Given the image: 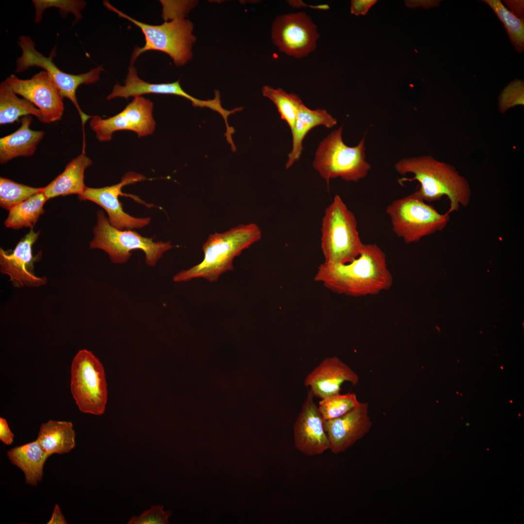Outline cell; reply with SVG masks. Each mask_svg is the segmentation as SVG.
<instances>
[{
	"instance_id": "484cf974",
	"label": "cell",
	"mask_w": 524,
	"mask_h": 524,
	"mask_svg": "<svg viewBox=\"0 0 524 524\" xmlns=\"http://www.w3.org/2000/svg\"><path fill=\"white\" fill-rule=\"evenodd\" d=\"M48 200L42 192L15 205L9 210L4 223L5 226L14 229L24 227L33 228L40 215L44 213L43 207Z\"/></svg>"
},
{
	"instance_id": "d6a6232c",
	"label": "cell",
	"mask_w": 524,
	"mask_h": 524,
	"mask_svg": "<svg viewBox=\"0 0 524 524\" xmlns=\"http://www.w3.org/2000/svg\"><path fill=\"white\" fill-rule=\"evenodd\" d=\"M172 515L170 510L164 511L163 505L152 506L138 517L133 516L128 524H167L168 519Z\"/></svg>"
},
{
	"instance_id": "74e56055",
	"label": "cell",
	"mask_w": 524,
	"mask_h": 524,
	"mask_svg": "<svg viewBox=\"0 0 524 524\" xmlns=\"http://www.w3.org/2000/svg\"><path fill=\"white\" fill-rule=\"evenodd\" d=\"M48 524H66L67 522L65 519L58 505L56 504Z\"/></svg>"
},
{
	"instance_id": "44dd1931",
	"label": "cell",
	"mask_w": 524,
	"mask_h": 524,
	"mask_svg": "<svg viewBox=\"0 0 524 524\" xmlns=\"http://www.w3.org/2000/svg\"><path fill=\"white\" fill-rule=\"evenodd\" d=\"M337 123V120L324 109L311 110L302 103L298 110L294 128L291 130L293 147L288 154L286 163L287 169L291 167L300 158L303 149V141L308 133L313 128L320 125L330 129Z\"/></svg>"
},
{
	"instance_id": "ba28073f",
	"label": "cell",
	"mask_w": 524,
	"mask_h": 524,
	"mask_svg": "<svg viewBox=\"0 0 524 524\" xmlns=\"http://www.w3.org/2000/svg\"><path fill=\"white\" fill-rule=\"evenodd\" d=\"M93 233L94 238L89 244L90 248L103 250L115 263L126 262L131 256L132 250L140 249L145 254L146 263L153 266L165 252L174 247L169 241L155 242L153 238L143 237L136 231L115 228L102 210L97 213V223L93 228Z\"/></svg>"
},
{
	"instance_id": "ac0fdd59",
	"label": "cell",
	"mask_w": 524,
	"mask_h": 524,
	"mask_svg": "<svg viewBox=\"0 0 524 524\" xmlns=\"http://www.w3.org/2000/svg\"><path fill=\"white\" fill-rule=\"evenodd\" d=\"M354 385L359 381L358 374L337 357L325 359L306 377L304 384L314 396L323 399L339 393L344 382Z\"/></svg>"
},
{
	"instance_id": "603a6c76",
	"label": "cell",
	"mask_w": 524,
	"mask_h": 524,
	"mask_svg": "<svg viewBox=\"0 0 524 524\" xmlns=\"http://www.w3.org/2000/svg\"><path fill=\"white\" fill-rule=\"evenodd\" d=\"M7 454L10 461L24 473L27 484L35 486L41 481L44 464L49 456L36 440L15 447Z\"/></svg>"
},
{
	"instance_id": "2e32d148",
	"label": "cell",
	"mask_w": 524,
	"mask_h": 524,
	"mask_svg": "<svg viewBox=\"0 0 524 524\" xmlns=\"http://www.w3.org/2000/svg\"><path fill=\"white\" fill-rule=\"evenodd\" d=\"M309 390L294 426L295 448L312 456L329 449V442L324 426V419Z\"/></svg>"
},
{
	"instance_id": "f1b7e54d",
	"label": "cell",
	"mask_w": 524,
	"mask_h": 524,
	"mask_svg": "<svg viewBox=\"0 0 524 524\" xmlns=\"http://www.w3.org/2000/svg\"><path fill=\"white\" fill-rule=\"evenodd\" d=\"M44 187H33L18 183L7 178H0V206L9 210L15 205L37 193Z\"/></svg>"
},
{
	"instance_id": "d6986e66",
	"label": "cell",
	"mask_w": 524,
	"mask_h": 524,
	"mask_svg": "<svg viewBox=\"0 0 524 524\" xmlns=\"http://www.w3.org/2000/svg\"><path fill=\"white\" fill-rule=\"evenodd\" d=\"M179 82L180 80L171 83H149L140 79L137 76L136 68L133 65H130L124 81V85L122 86L118 83L116 84L106 99L111 100L116 98L128 99L131 97L134 98L147 94L174 95L189 100L195 107H201L203 100L187 93L183 90Z\"/></svg>"
},
{
	"instance_id": "e0dca14e",
	"label": "cell",
	"mask_w": 524,
	"mask_h": 524,
	"mask_svg": "<svg viewBox=\"0 0 524 524\" xmlns=\"http://www.w3.org/2000/svg\"><path fill=\"white\" fill-rule=\"evenodd\" d=\"M372 425L367 403H360L340 417L324 420L329 449L335 454L344 452L368 433Z\"/></svg>"
},
{
	"instance_id": "83f0119b",
	"label": "cell",
	"mask_w": 524,
	"mask_h": 524,
	"mask_svg": "<svg viewBox=\"0 0 524 524\" xmlns=\"http://www.w3.org/2000/svg\"><path fill=\"white\" fill-rule=\"evenodd\" d=\"M504 24L510 41L518 52L524 49V22L507 9L498 0H484Z\"/></svg>"
},
{
	"instance_id": "8992f818",
	"label": "cell",
	"mask_w": 524,
	"mask_h": 524,
	"mask_svg": "<svg viewBox=\"0 0 524 524\" xmlns=\"http://www.w3.org/2000/svg\"><path fill=\"white\" fill-rule=\"evenodd\" d=\"M343 129L342 125L321 141L312 163L328 187L330 180L337 178L358 182L367 175L371 168L365 160L364 138L357 146L349 147L343 141Z\"/></svg>"
},
{
	"instance_id": "8fae6325",
	"label": "cell",
	"mask_w": 524,
	"mask_h": 524,
	"mask_svg": "<svg viewBox=\"0 0 524 524\" xmlns=\"http://www.w3.org/2000/svg\"><path fill=\"white\" fill-rule=\"evenodd\" d=\"M271 37L281 52L301 58L315 50L320 35L311 17L299 12L277 16L272 26Z\"/></svg>"
},
{
	"instance_id": "6da1fadb",
	"label": "cell",
	"mask_w": 524,
	"mask_h": 524,
	"mask_svg": "<svg viewBox=\"0 0 524 524\" xmlns=\"http://www.w3.org/2000/svg\"><path fill=\"white\" fill-rule=\"evenodd\" d=\"M314 280L334 293L360 297L388 290L393 279L383 250L377 244H364L360 255L350 262L322 263Z\"/></svg>"
},
{
	"instance_id": "7402d4cb",
	"label": "cell",
	"mask_w": 524,
	"mask_h": 524,
	"mask_svg": "<svg viewBox=\"0 0 524 524\" xmlns=\"http://www.w3.org/2000/svg\"><path fill=\"white\" fill-rule=\"evenodd\" d=\"M92 163L91 159L82 153L69 162L64 171L44 187L43 193L49 199L60 196L81 194L86 187L84 182L85 170Z\"/></svg>"
},
{
	"instance_id": "4fadbf2b",
	"label": "cell",
	"mask_w": 524,
	"mask_h": 524,
	"mask_svg": "<svg viewBox=\"0 0 524 524\" xmlns=\"http://www.w3.org/2000/svg\"><path fill=\"white\" fill-rule=\"evenodd\" d=\"M14 92L22 96L40 110L43 123L61 119L65 110L63 97L49 75L42 71L31 79L22 80L11 75L5 80Z\"/></svg>"
},
{
	"instance_id": "3957f363",
	"label": "cell",
	"mask_w": 524,
	"mask_h": 524,
	"mask_svg": "<svg viewBox=\"0 0 524 524\" xmlns=\"http://www.w3.org/2000/svg\"><path fill=\"white\" fill-rule=\"evenodd\" d=\"M262 232L254 223L240 224L228 231L210 234L202 246L204 258L197 265L178 273L175 282L203 278L210 282L218 280L223 273L233 269L234 258L259 241Z\"/></svg>"
},
{
	"instance_id": "277c9868",
	"label": "cell",
	"mask_w": 524,
	"mask_h": 524,
	"mask_svg": "<svg viewBox=\"0 0 524 524\" xmlns=\"http://www.w3.org/2000/svg\"><path fill=\"white\" fill-rule=\"evenodd\" d=\"M321 230V248L325 262H350L360 255L364 246L355 214L338 195L325 209Z\"/></svg>"
},
{
	"instance_id": "4dcf8cb0",
	"label": "cell",
	"mask_w": 524,
	"mask_h": 524,
	"mask_svg": "<svg viewBox=\"0 0 524 524\" xmlns=\"http://www.w3.org/2000/svg\"><path fill=\"white\" fill-rule=\"evenodd\" d=\"M35 9V23H39L42 19L43 11L51 7L59 9L61 16L65 18L69 13L73 14L75 17V22L80 20L82 16L81 10L86 5V3L82 0H33L32 1Z\"/></svg>"
},
{
	"instance_id": "9a60e30c",
	"label": "cell",
	"mask_w": 524,
	"mask_h": 524,
	"mask_svg": "<svg viewBox=\"0 0 524 524\" xmlns=\"http://www.w3.org/2000/svg\"><path fill=\"white\" fill-rule=\"evenodd\" d=\"M39 234V231L35 232L32 228L13 250L0 248V273L9 276L14 287H38L47 282L45 277L36 276L33 271L34 262L41 256H34L32 251V246Z\"/></svg>"
},
{
	"instance_id": "836d02e7",
	"label": "cell",
	"mask_w": 524,
	"mask_h": 524,
	"mask_svg": "<svg viewBox=\"0 0 524 524\" xmlns=\"http://www.w3.org/2000/svg\"><path fill=\"white\" fill-rule=\"evenodd\" d=\"M377 1V0H352L350 6L351 13L356 16L365 15Z\"/></svg>"
},
{
	"instance_id": "4316f807",
	"label": "cell",
	"mask_w": 524,
	"mask_h": 524,
	"mask_svg": "<svg viewBox=\"0 0 524 524\" xmlns=\"http://www.w3.org/2000/svg\"><path fill=\"white\" fill-rule=\"evenodd\" d=\"M262 93L276 105L281 119L286 121L291 130L295 124L298 108L303 103L301 98L282 88L275 89L268 85L262 87Z\"/></svg>"
},
{
	"instance_id": "cb8c5ba5",
	"label": "cell",
	"mask_w": 524,
	"mask_h": 524,
	"mask_svg": "<svg viewBox=\"0 0 524 524\" xmlns=\"http://www.w3.org/2000/svg\"><path fill=\"white\" fill-rule=\"evenodd\" d=\"M75 437L71 422L49 420L41 425L36 440L50 456L70 452L76 445Z\"/></svg>"
},
{
	"instance_id": "7c38bea8",
	"label": "cell",
	"mask_w": 524,
	"mask_h": 524,
	"mask_svg": "<svg viewBox=\"0 0 524 524\" xmlns=\"http://www.w3.org/2000/svg\"><path fill=\"white\" fill-rule=\"evenodd\" d=\"M153 111V104L149 99L138 96L113 116H92L89 126L100 142L111 141L113 133L120 131H132L139 137H145L152 134L155 129Z\"/></svg>"
},
{
	"instance_id": "30bf717a",
	"label": "cell",
	"mask_w": 524,
	"mask_h": 524,
	"mask_svg": "<svg viewBox=\"0 0 524 524\" xmlns=\"http://www.w3.org/2000/svg\"><path fill=\"white\" fill-rule=\"evenodd\" d=\"M17 44L22 50V54L16 60V72H24L32 66L44 69L52 78L63 98L69 99L75 106L80 114L82 124L84 126L92 116L84 114L81 109L76 98V91L82 84H89L98 81L102 70L101 66H98L79 75L66 73L60 70L53 62V58L56 53L55 49L52 50L49 56L47 57L35 49L34 42L30 36H20Z\"/></svg>"
},
{
	"instance_id": "5bb4252c",
	"label": "cell",
	"mask_w": 524,
	"mask_h": 524,
	"mask_svg": "<svg viewBox=\"0 0 524 524\" xmlns=\"http://www.w3.org/2000/svg\"><path fill=\"white\" fill-rule=\"evenodd\" d=\"M146 179L142 174L129 172L117 184L101 188L86 187L83 192L78 195V197L80 200L91 201L103 208L108 213L110 223L116 229L121 230L141 229L148 225L151 218L135 217L125 213L119 196H126L122 192L124 186Z\"/></svg>"
},
{
	"instance_id": "e575fe53",
	"label": "cell",
	"mask_w": 524,
	"mask_h": 524,
	"mask_svg": "<svg viewBox=\"0 0 524 524\" xmlns=\"http://www.w3.org/2000/svg\"><path fill=\"white\" fill-rule=\"evenodd\" d=\"M14 435L11 431L6 420L0 418V440L6 445L11 444L14 441Z\"/></svg>"
},
{
	"instance_id": "d590c367",
	"label": "cell",
	"mask_w": 524,
	"mask_h": 524,
	"mask_svg": "<svg viewBox=\"0 0 524 524\" xmlns=\"http://www.w3.org/2000/svg\"><path fill=\"white\" fill-rule=\"evenodd\" d=\"M511 13L517 17L524 19V0H505Z\"/></svg>"
},
{
	"instance_id": "52a82bcc",
	"label": "cell",
	"mask_w": 524,
	"mask_h": 524,
	"mask_svg": "<svg viewBox=\"0 0 524 524\" xmlns=\"http://www.w3.org/2000/svg\"><path fill=\"white\" fill-rule=\"evenodd\" d=\"M392 230L407 244L441 231L447 225L450 214H442L426 203L418 190L392 201L386 209Z\"/></svg>"
},
{
	"instance_id": "1f68e13d",
	"label": "cell",
	"mask_w": 524,
	"mask_h": 524,
	"mask_svg": "<svg viewBox=\"0 0 524 524\" xmlns=\"http://www.w3.org/2000/svg\"><path fill=\"white\" fill-rule=\"evenodd\" d=\"M523 81L515 80L502 91L499 98V109L502 113L517 105L524 104Z\"/></svg>"
},
{
	"instance_id": "ffe728a7",
	"label": "cell",
	"mask_w": 524,
	"mask_h": 524,
	"mask_svg": "<svg viewBox=\"0 0 524 524\" xmlns=\"http://www.w3.org/2000/svg\"><path fill=\"white\" fill-rule=\"evenodd\" d=\"M32 120L30 115L23 116L20 119L21 125L16 131L0 138V164H5L16 157L33 155L45 133L43 131L31 129Z\"/></svg>"
},
{
	"instance_id": "5b68a950",
	"label": "cell",
	"mask_w": 524,
	"mask_h": 524,
	"mask_svg": "<svg viewBox=\"0 0 524 524\" xmlns=\"http://www.w3.org/2000/svg\"><path fill=\"white\" fill-rule=\"evenodd\" d=\"M103 4L109 10L139 27L145 35L146 43L141 48H134L130 65H133L141 54L151 50L167 54L177 66H183L192 59V46L196 38L193 34V24L189 20L178 16L171 21H165L161 25H149L132 18L116 9L108 1H104Z\"/></svg>"
},
{
	"instance_id": "8d00e7d4",
	"label": "cell",
	"mask_w": 524,
	"mask_h": 524,
	"mask_svg": "<svg viewBox=\"0 0 524 524\" xmlns=\"http://www.w3.org/2000/svg\"><path fill=\"white\" fill-rule=\"evenodd\" d=\"M439 0H405L406 6L409 8H415L423 7L427 9L430 7L438 6L440 3Z\"/></svg>"
},
{
	"instance_id": "7a4b0ae2",
	"label": "cell",
	"mask_w": 524,
	"mask_h": 524,
	"mask_svg": "<svg viewBox=\"0 0 524 524\" xmlns=\"http://www.w3.org/2000/svg\"><path fill=\"white\" fill-rule=\"evenodd\" d=\"M394 169L401 175H414L399 182L418 181V190L425 202L437 201L446 196L450 205L446 213L449 214L470 203L472 193L467 180L450 164L423 155L401 159L395 164Z\"/></svg>"
},
{
	"instance_id": "9c48e42d",
	"label": "cell",
	"mask_w": 524,
	"mask_h": 524,
	"mask_svg": "<svg viewBox=\"0 0 524 524\" xmlns=\"http://www.w3.org/2000/svg\"><path fill=\"white\" fill-rule=\"evenodd\" d=\"M70 390L79 410L99 415L104 413L107 402V388L103 366L86 349L79 350L71 366Z\"/></svg>"
},
{
	"instance_id": "f546056e",
	"label": "cell",
	"mask_w": 524,
	"mask_h": 524,
	"mask_svg": "<svg viewBox=\"0 0 524 524\" xmlns=\"http://www.w3.org/2000/svg\"><path fill=\"white\" fill-rule=\"evenodd\" d=\"M360 404L356 394L339 393L322 399L318 409L323 419L328 420L344 415Z\"/></svg>"
},
{
	"instance_id": "d4e9b609",
	"label": "cell",
	"mask_w": 524,
	"mask_h": 524,
	"mask_svg": "<svg viewBox=\"0 0 524 524\" xmlns=\"http://www.w3.org/2000/svg\"><path fill=\"white\" fill-rule=\"evenodd\" d=\"M4 81L0 84V124L12 123L21 116L33 115L40 121L42 118L39 109L28 100L21 99Z\"/></svg>"
}]
</instances>
